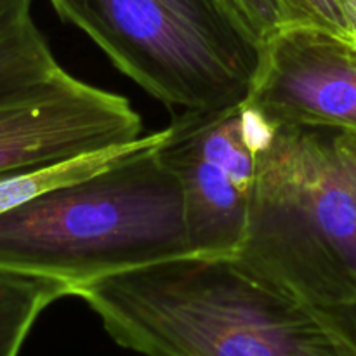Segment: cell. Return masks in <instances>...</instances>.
Returning a JSON list of instances; mask_svg holds the SVG:
<instances>
[{"instance_id": "cell-1", "label": "cell", "mask_w": 356, "mask_h": 356, "mask_svg": "<svg viewBox=\"0 0 356 356\" xmlns=\"http://www.w3.org/2000/svg\"><path fill=\"white\" fill-rule=\"evenodd\" d=\"M122 348L145 356H348L318 309L233 254H186L82 285Z\"/></svg>"}, {"instance_id": "cell-2", "label": "cell", "mask_w": 356, "mask_h": 356, "mask_svg": "<svg viewBox=\"0 0 356 356\" xmlns=\"http://www.w3.org/2000/svg\"><path fill=\"white\" fill-rule=\"evenodd\" d=\"M160 143L0 216V270L66 282L76 296L99 278L191 254L183 190Z\"/></svg>"}, {"instance_id": "cell-3", "label": "cell", "mask_w": 356, "mask_h": 356, "mask_svg": "<svg viewBox=\"0 0 356 356\" xmlns=\"http://www.w3.org/2000/svg\"><path fill=\"white\" fill-rule=\"evenodd\" d=\"M334 129L270 120L233 254L312 306L356 301V190Z\"/></svg>"}, {"instance_id": "cell-4", "label": "cell", "mask_w": 356, "mask_h": 356, "mask_svg": "<svg viewBox=\"0 0 356 356\" xmlns=\"http://www.w3.org/2000/svg\"><path fill=\"white\" fill-rule=\"evenodd\" d=\"M49 3L169 110H225L252 92L263 45L219 0Z\"/></svg>"}, {"instance_id": "cell-5", "label": "cell", "mask_w": 356, "mask_h": 356, "mask_svg": "<svg viewBox=\"0 0 356 356\" xmlns=\"http://www.w3.org/2000/svg\"><path fill=\"white\" fill-rule=\"evenodd\" d=\"M270 120L249 103L179 111L159 155L183 190L191 254H235L245 233L257 156Z\"/></svg>"}, {"instance_id": "cell-6", "label": "cell", "mask_w": 356, "mask_h": 356, "mask_svg": "<svg viewBox=\"0 0 356 356\" xmlns=\"http://www.w3.org/2000/svg\"><path fill=\"white\" fill-rule=\"evenodd\" d=\"M143 131L127 97L73 76L44 96L0 106V174L127 145Z\"/></svg>"}, {"instance_id": "cell-7", "label": "cell", "mask_w": 356, "mask_h": 356, "mask_svg": "<svg viewBox=\"0 0 356 356\" xmlns=\"http://www.w3.org/2000/svg\"><path fill=\"white\" fill-rule=\"evenodd\" d=\"M247 103L273 122L356 127V47L313 26H284L263 44Z\"/></svg>"}, {"instance_id": "cell-8", "label": "cell", "mask_w": 356, "mask_h": 356, "mask_svg": "<svg viewBox=\"0 0 356 356\" xmlns=\"http://www.w3.org/2000/svg\"><path fill=\"white\" fill-rule=\"evenodd\" d=\"M31 9L33 0H0V106L44 96L73 79L58 63Z\"/></svg>"}, {"instance_id": "cell-9", "label": "cell", "mask_w": 356, "mask_h": 356, "mask_svg": "<svg viewBox=\"0 0 356 356\" xmlns=\"http://www.w3.org/2000/svg\"><path fill=\"white\" fill-rule=\"evenodd\" d=\"M163 138H165V129L143 136L127 145H117L97 149V152L83 153V155L73 156L63 162L2 172L0 174V216L9 212L10 209L26 204L28 200L45 191L94 176L138 149L156 145Z\"/></svg>"}, {"instance_id": "cell-10", "label": "cell", "mask_w": 356, "mask_h": 356, "mask_svg": "<svg viewBox=\"0 0 356 356\" xmlns=\"http://www.w3.org/2000/svg\"><path fill=\"white\" fill-rule=\"evenodd\" d=\"M75 296L70 284L0 270V356H17L38 316L52 302Z\"/></svg>"}, {"instance_id": "cell-11", "label": "cell", "mask_w": 356, "mask_h": 356, "mask_svg": "<svg viewBox=\"0 0 356 356\" xmlns=\"http://www.w3.org/2000/svg\"><path fill=\"white\" fill-rule=\"evenodd\" d=\"M261 45L287 26L278 0H219Z\"/></svg>"}, {"instance_id": "cell-12", "label": "cell", "mask_w": 356, "mask_h": 356, "mask_svg": "<svg viewBox=\"0 0 356 356\" xmlns=\"http://www.w3.org/2000/svg\"><path fill=\"white\" fill-rule=\"evenodd\" d=\"M287 26H313L350 40L337 0H278Z\"/></svg>"}, {"instance_id": "cell-13", "label": "cell", "mask_w": 356, "mask_h": 356, "mask_svg": "<svg viewBox=\"0 0 356 356\" xmlns=\"http://www.w3.org/2000/svg\"><path fill=\"white\" fill-rule=\"evenodd\" d=\"M334 330L348 356H356V301L348 305L315 306Z\"/></svg>"}, {"instance_id": "cell-14", "label": "cell", "mask_w": 356, "mask_h": 356, "mask_svg": "<svg viewBox=\"0 0 356 356\" xmlns=\"http://www.w3.org/2000/svg\"><path fill=\"white\" fill-rule=\"evenodd\" d=\"M334 143L343 165L356 190V127L334 129Z\"/></svg>"}, {"instance_id": "cell-15", "label": "cell", "mask_w": 356, "mask_h": 356, "mask_svg": "<svg viewBox=\"0 0 356 356\" xmlns=\"http://www.w3.org/2000/svg\"><path fill=\"white\" fill-rule=\"evenodd\" d=\"M346 23L350 42L356 47V0H337Z\"/></svg>"}]
</instances>
